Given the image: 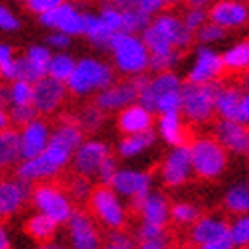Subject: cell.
<instances>
[{"label": "cell", "instance_id": "obj_1", "mask_svg": "<svg viewBox=\"0 0 249 249\" xmlns=\"http://www.w3.org/2000/svg\"><path fill=\"white\" fill-rule=\"evenodd\" d=\"M109 49L114 51L116 65L122 73L128 75H138L150 67V51L134 33L118 31L109 41Z\"/></svg>", "mask_w": 249, "mask_h": 249}, {"label": "cell", "instance_id": "obj_2", "mask_svg": "<svg viewBox=\"0 0 249 249\" xmlns=\"http://www.w3.org/2000/svg\"><path fill=\"white\" fill-rule=\"evenodd\" d=\"M71 156H73V150H69L67 146L59 144L55 140H49L47 148H45V150L39 156L24 158L22 162L18 164L17 177L29 180V182L55 177V174L69 162Z\"/></svg>", "mask_w": 249, "mask_h": 249}, {"label": "cell", "instance_id": "obj_3", "mask_svg": "<svg viewBox=\"0 0 249 249\" xmlns=\"http://www.w3.org/2000/svg\"><path fill=\"white\" fill-rule=\"evenodd\" d=\"M114 81V71L109 65L99 63L95 59H83L75 65L67 87L75 95H87L91 91H102L104 87L111 85Z\"/></svg>", "mask_w": 249, "mask_h": 249}, {"label": "cell", "instance_id": "obj_4", "mask_svg": "<svg viewBox=\"0 0 249 249\" xmlns=\"http://www.w3.org/2000/svg\"><path fill=\"white\" fill-rule=\"evenodd\" d=\"M221 87L217 83H193L182 85V114L193 122H207L215 111V99Z\"/></svg>", "mask_w": 249, "mask_h": 249}, {"label": "cell", "instance_id": "obj_5", "mask_svg": "<svg viewBox=\"0 0 249 249\" xmlns=\"http://www.w3.org/2000/svg\"><path fill=\"white\" fill-rule=\"evenodd\" d=\"M191 158H193V170L201 178H215L227 166L225 148H223L219 140H211V138L195 140L191 144Z\"/></svg>", "mask_w": 249, "mask_h": 249}, {"label": "cell", "instance_id": "obj_6", "mask_svg": "<svg viewBox=\"0 0 249 249\" xmlns=\"http://www.w3.org/2000/svg\"><path fill=\"white\" fill-rule=\"evenodd\" d=\"M89 207L95 217L111 229H122L126 223V209H124L120 195L109 186H99L89 195Z\"/></svg>", "mask_w": 249, "mask_h": 249}, {"label": "cell", "instance_id": "obj_7", "mask_svg": "<svg viewBox=\"0 0 249 249\" xmlns=\"http://www.w3.org/2000/svg\"><path fill=\"white\" fill-rule=\"evenodd\" d=\"M191 239L195 245L203 249H231L235 247L231 237V225L215 217H205L195 221V227L191 233Z\"/></svg>", "mask_w": 249, "mask_h": 249}, {"label": "cell", "instance_id": "obj_8", "mask_svg": "<svg viewBox=\"0 0 249 249\" xmlns=\"http://www.w3.org/2000/svg\"><path fill=\"white\" fill-rule=\"evenodd\" d=\"M33 203L41 213L53 217L57 223H69L73 217V207L69 198L53 184H41L33 191Z\"/></svg>", "mask_w": 249, "mask_h": 249}, {"label": "cell", "instance_id": "obj_9", "mask_svg": "<svg viewBox=\"0 0 249 249\" xmlns=\"http://www.w3.org/2000/svg\"><path fill=\"white\" fill-rule=\"evenodd\" d=\"M67 95V83L59 81L51 75H45L39 81H35V95L33 106L39 114H53V111L63 104Z\"/></svg>", "mask_w": 249, "mask_h": 249}, {"label": "cell", "instance_id": "obj_10", "mask_svg": "<svg viewBox=\"0 0 249 249\" xmlns=\"http://www.w3.org/2000/svg\"><path fill=\"white\" fill-rule=\"evenodd\" d=\"M41 22L45 27L63 31L67 35H85V15H81L75 6L65 2H61L53 10L43 12Z\"/></svg>", "mask_w": 249, "mask_h": 249}, {"label": "cell", "instance_id": "obj_11", "mask_svg": "<svg viewBox=\"0 0 249 249\" xmlns=\"http://www.w3.org/2000/svg\"><path fill=\"white\" fill-rule=\"evenodd\" d=\"M193 158H191V148H186V144L177 146L174 150L166 156L162 164V180L168 186H180L186 182L193 174Z\"/></svg>", "mask_w": 249, "mask_h": 249}, {"label": "cell", "instance_id": "obj_12", "mask_svg": "<svg viewBox=\"0 0 249 249\" xmlns=\"http://www.w3.org/2000/svg\"><path fill=\"white\" fill-rule=\"evenodd\" d=\"M152 177L146 172H136V170H118L114 180H111V189H114L120 196L132 198L134 203H138L142 196L150 193Z\"/></svg>", "mask_w": 249, "mask_h": 249}, {"label": "cell", "instance_id": "obj_13", "mask_svg": "<svg viewBox=\"0 0 249 249\" xmlns=\"http://www.w3.org/2000/svg\"><path fill=\"white\" fill-rule=\"evenodd\" d=\"M107 156L109 148L104 142H85L73 152V168L83 177H93Z\"/></svg>", "mask_w": 249, "mask_h": 249}, {"label": "cell", "instance_id": "obj_14", "mask_svg": "<svg viewBox=\"0 0 249 249\" xmlns=\"http://www.w3.org/2000/svg\"><path fill=\"white\" fill-rule=\"evenodd\" d=\"M49 140H51V130H49L47 122L43 120H33L29 122L27 126H22L20 132V158H33V156H39Z\"/></svg>", "mask_w": 249, "mask_h": 249}, {"label": "cell", "instance_id": "obj_15", "mask_svg": "<svg viewBox=\"0 0 249 249\" xmlns=\"http://www.w3.org/2000/svg\"><path fill=\"white\" fill-rule=\"evenodd\" d=\"M209 18L221 24L223 29H235L247 22L249 10L241 0H219V2L211 4Z\"/></svg>", "mask_w": 249, "mask_h": 249}, {"label": "cell", "instance_id": "obj_16", "mask_svg": "<svg viewBox=\"0 0 249 249\" xmlns=\"http://www.w3.org/2000/svg\"><path fill=\"white\" fill-rule=\"evenodd\" d=\"M215 136H217V140L223 144L225 150H231V152H247L249 130H247V126H245L243 122L221 118V122L215 126Z\"/></svg>", "mask_w": 249, "mask_h": 249}, {"label": "cell", "instance_id": "obj_17", "mask_svg": "<svg viewBox=\"0 0 249 249\" xmlns=\"http://www.w3.org/2000/svg\"><path fill=\"white\" fill-rule=\"evenodd\" d=\"M138 99V89L134 87L132 81L128 83H118V85H107L99 91L95 106H99L104 111H114V109H124L130 104Z\"/></svg>", "mask_w": 249, "mask_h": 249}, {"label": "cell", "instance_id": "obj_18", "mask_svg": "<svg viewBox=\"0 0 249 249\" xmlns=\"http://www.w3.org/2000/svg\"><path fill=\"white\" fill-rule=\"evenodd\" d=\"M225 69L223 67V57H219L217 53H213L211 49L201 47L196 51V59L195 65L189 73V81L193 83H211L219 77V73Z\"/></svg>", "mask_w": 249, "mask_h": 249}, {"label": "cell", "instance_id": "obj_19", "mask_svg": "<svg viewBox=\"0 0 249 249\" xmlns=\"http://www.w3.org/2000/svg\"><path fill=\"white\" fill-rule=\"evenodd\" d=\"M31 193L29 180H0V219L15 215Z\"/></svg>", "mask_w": 249, "mask_h": 249}, {"label": "cell", "instance_id": "obj_20", "mask_svg": "<svg viewBox=\"0 0 249 249\" xmlns=\"http://www.w3.org/2000/svg\"><path fill=\"white\" fill-rule=\"evenodd\" d=\"M134 205L140 211L144 223H152V225L166 227V223L172 219L168 201L160 193H148L146 196H142L140 201L134 203Z\"/></svg>", "mask_w": 249, "mask_h": 249}, {"label": "cell", "instance_id": "obj_21", "mask_svg": "<svg viewBox=\"0 0 249 249\" xmlns=\"http://www.w3.org/2000/svg\"><path fill=\"white\" fill-rule=\"evenodd\" d=\"M152 24L172 43L174 49H186L193 43L195 33L191 29H186V24L182 20H178L174 15H160L154 18Z\"/></svg>", "mask_w": 249, "mask_h": 249}, {"label": "cell", "instance_id": "obj_22", "mask_svg": "<svg viewBox=\"0 0 249 249\" xmlns=\"http://www.w3.org/2000/svg\"><path fill=\"white\" fill-rule=\"evenodd\" d=\"M152 114L148 107H144L142 104H130L128 107L122 109L118 126L124 134H138V132H146L152 128Z\"/></svg>", "mask_w": 249, "mask_h": 249}, {"label": "cell", "instance_id": "obj_23", "mask_svg": "<svg viewBox=\"0 0 249 249\" xmlns=\"http://www.w3.org/2000/svg\"><path fill=\"white\" fill-rule=\"evenodd\" d=\"M69 235L73 247L77 249H95L99 245V235L93 223L83 213H73V217L69 219Z\"/></svg>", "mask_w": 249, "mask_h": 249}, {"label": "cell", "instance_id": "obj_24", "mask_svg": "<svg viewBox=\"0 0 249 249\" xmlns=\"http://www.w3.org/2000/svg\"><path fill=\"white\" fill-rule=\"evenodd\" d=\"M158 130L162 134V138L172 144V146H180L184 144V126L178 111H168V114H160L158 120Z\"/></svg>", "mask_w": 249, "mask_h": 249}, {"label": "cell", "instance_id": "obj_25", "mask_svg": "<svg viewBox=\"0 0 249 249\" xmlns=\"http://www.w3.org/2000/svg\"><path fill=\"white\" fill-rule=\"evenodd\" d=\"M239 109H241V91L237 89H219L217 99H215V111L225 118V120H239Z\"/></svg>", "mask_w": 249, "mask_h": 249}, {"label": "cell", "instance_id": "obj_26", "mask_svg": "<svg viewBox=\"0 0 249 249\" xmlns=\"http://www.w3.org/2000/svg\"><path fill=\"white\" fill-rule=\"evenodd\" d=\"M20 158V134L15 130H0V168L15 164Z\"/></svg>", "mask_w": 249, "mask_h": 249}, {"label": "cell", "instance_id": "obj_27", "mask_svg": "<svg viewBox=\"0 0 249 249\" xmlns=\"http://www.w3.org/2000/svg\"><path fill=\"white\" fill-rule=\"evenodd\" d=\"M154 144V132L146 130V132H138V134H128L126 138L120 142V154L124 158H132L138 156L140 152H144L148 146Z\"/></svg>", "mask_w": 249, "mask_h": 249}, {"label": "cell", "instance_id": "obj_28", "mask_svg": "<svg viewBox=\"0 0 249 249\" xmlns=\"http://www.w3.org/2000/svg\"><path fill=\"white\" fill-rule=\"evenodd\" d=\"M85 35L89 36V41H93L95 45L109 47V41H111V36H114V31H111L104 22L102 17L85 15Z\"/></svg>", "mask_w": 249, "mask_h": 249}, {"label": "cell", "instance_id": "obj_29", "mask_svg": "<svg viewBox=\"0 0 249 249\" xmlns=\"http://www.w3.org/2000/svg\"><path fill=\"white\" fill-rule=\"evenodd\" d=\"M57 225L59 223L53 217H49L45 213H39L27 223V231H29L31 237L36 239V241H49L55 235Z\"/></svg>", "mask_w": 249, "mask_h": 249}, {"label": "cell", "instance_id": "obj_30", "mask_svg": "<svg viewBox=\"0 0 249 249\" xmlns=\"http://www.w3.org/2000/svg\"><path fill=\"white\" fill-rule=\"evenodd\" d=\"M140 245L144 249H164L168 247V235L164 227L152 225V223H142V227L138 231Z\"/></svg>", "mask_w": 249, "mask_h": 249}, {"label": "cell", "instance_id": "obj_31", "mask_svg": "<svg viewBox=\"0 0 249 249\" xmlns=\"http://www.w3.org/2000/svg\"><path fill=\"white\" fill-rule=\"evenodd\" d=\"M223 67L229 71H247L249 69V41L235 45L223 55Z\"/></svg>", "mask_w": 249, "mask_h": 249}, {"label": "cell", "instance_id": "obj_32", "mask_svg": "<svg viewBox=\"0 0 249 249\" xmlns=\"http://www.w3.org/2000/svg\"><path fill=\"white\" fill-rule=\"evenodd\" d=\"M225 207L235 215L249 213V182L235 184L225 196Z\"/></svg>", "mask_w": 249, "mask_h": 249}, {"label": "cell", "instance_id": "obj_33", "mask_svg": "<svg viewBox=\"0 0 249 249\" xmlns=\"http://www.w3.org/2000/svg\"><path fill=\"white\" fill-rule=\"evenodd\" d=\"M142 41H144V45L148 47L150 55H160V53H170V51H174L172 43L154 27L152 22L142 31Z\"/></svg>", "mask_w": 249, "mask_h": 249}, {"label": "cell", "instance_id": "obj_34", "mask_svg": "<svg viewBox=\"0 0 249 249\" xmlns=\"http://www.w3.org/2000/svg\"><path fill=\"white\" fill-rule=\"evenodd\" d=\"M75 61H73L71 57H67V55H55V57H51V61H49V69H47V75H51V77H55V79H59V81H69V77H71V73H73V69H75Z\"/></svg>", "mask_w": 249, "mask_h": 249}, {"label": "cell", "instance_id": "obj_35", "mask_svg": "<svg viewBox=\"0 0 249 249\" xmlns=\"http://www.w3.org/2000/svg\"><path fill=\"white\" fill-rule=\"evenodd\" d=\"M148 24H150V15L144 12L140 6L124 10V31L126 33H142Z\"/></svg>", "mask_w": 249, "mask_h": 249}, {"label": "cell", "instance_id": "obj_36", "mask_svg": "<svg viewBox=\"0 0 249 249\" xmlns=\"http://www.w3.org/2000/svg\"><path fill=\"white\" fill-rule=\"evenodd\" d=\"M33 95H35V83L17 79L10 85V102L12 106H29L33 104Z\"/></svg>", "mask_w": 249, "mask_h": 249}, {"label": "cell", "instance_id": "obj_37", "mask_svg": "<svg viewBox=\"0 0 249 249\" xmlns=\"http://www.w3.org/2000/svg\"><path fill=\"white\" fill-rule=\"evenodd\" d=\"M102 107L99 106H91V107H85L81 114L77 116V124H79V128L81 130H85V132H93V130H97L99 126H102V120H104V116H102Z\"/></svg>", "mask_w": 249, "mask_h": 249}, {"label": "cell", "instance_id": "obj_38", "mask_svg": "<svg viewBox=\"0 0 249 249\" xmlns=\"http://www.w3.org/2000/svg\"><path fill=\"white\" fill-rule=\"evenodd\" d=\"M45 75H47V73L36 67L29 57L17 59V79H24V81L35 83V81H39L41 77H45ZM17 79H15V81H17Z\"/></svg>", "mask_w": 249, "mask_h": 249}, {"label": "cell", "instance_id": "obj_39", "mask_svg": "<svg viewBox=\"0 0 249 249\" xmlns=\"http://www.w3.org/2000/svg\"><path fill=\"white\" fill-rule=\"evenodd\" d=\"M231 237L237 247L249 245V213L239 215V219L231 223Z\"/></svg>", "mask_w": 249, "mask_h": 249}, {"label": "cell", "instance_id": "obj_40", "mask_svg": "<svg viewBox=\"0 0 249 249\" xmlns=\"http://www.w3.org/2000/svg\"><path fill=\"white\" fill-rule=\"evenodd\" d=\"M180 106H182V89H180V91L166 93V95H160V97L156 99L154 111H158V114H168V111H180Z\"/></svg>", "mask_w": 249, "mask_h": 249}, {"label": "cell", "instance_id": "obj_41", "mask_svg": "<svg viewBox=\"0 0 249 249\" xmlns=\"http://www.w3.org/2000/svg\"><path fill=\"white\" fill-rule=\"evenodd\" d=\"M36 107L33 106V104H29V106H12V109H10V124H15V126H27L29 122H33L35 118H36Z\"/></svg>", "mask_w": 249, "mask_h": 249}, {"label": "cell", "instance_id": "obj_42", "mask_svg": "<svg viewBox=\"0 0 249 249\" xmlns=\"http://www.w3.org/2000/svg\"><path fill=\"white\" fill-rule=\"evenodd\" d=\"M170 215L172 219L178 223V225H191L198 219V211L193 205H186V203H178L170 209Z\"/></svg>", "mask_w": 249, "mask_h": 249}, {"label": "cell", "instance_id": "obj_43", "mask_svg": "<svg viewBox=\"0 0 249 249\" xmlns=\"http://www.w3.org/2000/svg\"><path fill=\"white\" fill-rule=\"evenodd\" d=\"M178 61V49H174L170 53H160V55H150V69L160 73V71H168L170 67L177 65Z\"/></svg>", "mask_w": 249, "mask_h": 249}, {"label": "cell", "instance_id": "obj_44", "mask_svg": "<svg viewBox=\"0 0 249 249\" xmlns=\"http://www.w3.org/2000/svg\"><path fill=\"white\" fill-rule=\"evenodd\" d=\"M102 18L107 27L118 33V31H124V12L120 8H116L114 4H106L104 10H102Z\"/></svg>", "mask_w": 249, "mask_h": 249}, {"label": "cell", "instance_id": "obj_45", "mask_svg": "<svg viewBox=\"0 0 249 249\" xmlns=\"http://www.w3.org/2000/svg\"><path fill=\"white\" fill-rule=\"evenodd\" d=\"M207 18H209V12H205V8L191 6L189 10H186V15L182 17V22L186 24V29H191L193 33H196L205 24Z\"/></svg>", "mask_w": 249, "mask_h": 249}, {"label": "cell", "instance_id": "obj_46", "mask_svg": "<svg viewBox=\"0 0 249 249\" xmlns=\"http://www.w3.org/2000/svg\"><path fill=\"white\" fill-rule=\"evenodd\" d=\"M196 36H198V41H203V43H215V41H221L223 36H225V29H223L221 24L211 20L209 24L205 22L203 27L196 31Z\"/></svg>", "mask_w": 249, "mask_h": 249}, {"label": "cell", "instance_id": "obj_47", "mask_svg": "<svg viewBox=\"0 0 249 249\" xmlns=\"http://www.w3.org/2000/svg\"><path fill=\"white\" fill-rule=\"evenodd\" d=\"M27 57H29L41 71L47 73V69H49V61H51L53 55L49 53V49H45V47H31V49H29V53H27Z\"/></svg>", "mask_w": 249, "mask_h": 249}, {"label": "cell", "instance_id": "obj_48", "mask_svg": "<svg viewBox=\"0 0 249 249\" xmlns=\"http://www.w3.org/2000/svg\"><path fill=\"white\" fill-rule=\"evenodd\" d=\"M69 191H71L73 196L77 198V201H85V198H89L91 186H89V182H87V177L79 174L77 178H73L71 184H69Z\"/></svg>", "mask_w": 249, "mask_h": 249}, {"label": "cell", "instance_id": "obj_49", "mask_svg": "<svg viewBox=\"0 0 249 249\" xmlns=\"http://www.w3.org/2000/svg\"><path fill=\"white\" fill-rule=\"evenodd\" d=\"M116 172H118V166H116V162H114V158L107 156L104 162H102V166H99V170H97V178L102 180V184L111 186V180H114Z\"/></svg>", "mask_w": 249, "mask_h": 249}, {"label": "cell", "instance_id": "obj_50", "mask_svg": "<svg viewBox=\"0 0 249 249\" xmlns=\"http://www.w3.org/2000/svg\"><path fill=\"white\" fill-rule=\"evenodd\" d=\"M109 247L111 249H130V247H134V241L130 235L122 233L120 229H114V233L109 235Z\"/></svg>", "mask_w": 249, "mask_h": 249}, {"label": "cell", "instance_id": "obj_51", "mask_svg": "<svg viewBox=\"0 0 249 249\" xmlns=\"http://www.w3.org/2000/svg\"><path fill=\"white\" fill-rule=\"evenodd\" d=\"M61 2H63V0H27L29 8L33 12H36V15H43V12H47V10H53Z\"/></svg>", "mask_w": 249, "mask_h": 249}, {"label": "cell", "instance_id": "obj_52", "mask_svg": "<svg viewBox=\"0 0 249 249\" xmlns=\"http://www.w3.org/2000/svg\"><path fill=\"white\" fill-rule=\"evenodd\" d=\"M0 29H4V31L18 29V18L8 8H0Z\"/></svg>", "mask_w": 249, "mask_h": 249}, {"label": "cell", "instance_id": "obj_53", "mask_svg": "<svg viewBox=\"0 0 249 249\" xmlns=\"http://www.w3.org/2000/svg\"><path fill=\"white\" fill-rule=\"evenodd\" d=\"M166 4H168V0H140V2H138V6H140L144 12H148L150 17L158 15V12L162 10Z\"/></svg>", "mask_w": 249, "mask_h": 249}, {"label": "cell", "instance_id": "obj_54", "mask_svg": "<svg viewBox=\"0 0 249 249\" xmlns=\"http://www.w3.org/2000/svg\"><path fill=\"white\" fill-rule=\"evenodd\" d=\"M69 36H71V35L59 31V33H53L51 36H49V43H51L53 47H57V49H65V47L69 45Z\"/></svg>", "mask_w": 249, "mask_h": 249}, {"label": "cell", "instance_id": "obj_55", "mask_svg": "<svg viewBox=\"0 0 249 249\" xmlns=\"http://www.w3.org/2000/svg\"><path fill=\"white\" fill-rule=\"evenodd\" d=\"M239 122L249 126V91L241 93V109H239Z\"/></svg>", "mask_w": 249, "mask_h": 249}, {"label": "cell", "instance_id": "obj_56", "mask_svg": "<svg viewBox=\"0 0 249 249\" xmlns=\"http://www.w3.org/2000/svg\"><path fill=\"white\" fill-rule=\"evenodd\" d=\"M138 2H140V0H109V4H114L122 12L124 10H130V8H138Z\"/></svg>", "mask_w": 249, "mask_h": 249}, {"label": "cell", "instance_id": "obj_57", "mask_svg": "<svg viewBox=\"0 0 249 249\" xmlns=\"http://www.w3.org/2000/svg\"><path fill=\"white\" fill-rule=\"evenodd\" d=\"M12 59H15V55H12V49L6 47V45H0V67L10 63Z\"/></svg>", "mask_w": 249, "mask_h": 249}, {"label": "cell", "instance_id": "obj_58", "mask_svg": "<svg viewBox=\"0 0 249 249\" xmlns=\"http://www.w3.org/2000/svg\"><path fill=\"white\" fill-rule=\"evenodd\" d=\"M10 102V87H6L4 83H0V107H6Z\"/></svg>", "mask_w": 249, "mask_h": 249}, {"label": "cell", "instance_id": "obj_59", "mask_svg": "<svg viewBox=\"0 0 249 249\" xmlns=\"http://www.w3.org/2000/svg\"><path fill=\"white\" fill-rule=\"evenodd\" d=\"M10 241H8V233L4 229V225H0V249H8Z\"/></svg>", "mask_w": 249, "mask_h": 249}, {"label": "cell", "instance_id": "obj_60", "mask_svg": "<svg viewBox=\"0 0 249 249\" xmlns=\"http://www.w3.org/2000/svg\"><path fill=\"white\" fill-rule=\"evenodd\" d=\"M10 124V116L4 111V107H0V130H6Z\"/></svg>", "mask_w": 249, "mask_h": 249}, {"label": "cell", "instance_id": "obj_61", "mask_svg": "<svg viewBox=\"0 0 249 249\" xmlns=\"http://www.w3.org/2000/svg\"><path fill=\"white\" fill-rule=\"evenodd\" d=\"M189 6H198V8H205L209 4H213V0H186Z\"/></svg>", "mask_w": 249, "mask_h": 249}, {"label": "cell", "instance_id": "obj_62", "mask_svg": "<svg viewBox=\"0 0 249 249\" xmlns=\"http://www.w3.org/2000/svg\"><path fill=\"white\" fill-rule=\"evenodd\" d=\"M245 154H249V144H247V152H245Z\"/></svg>", "mask_w": 249, "mask_h": 249}, {"label": "cell", "instance_id": "obj_63", "mask_svg": "<svg viewBox=\"0 0 249 249\" xmlns=\"http://www.w3.org/2000/svg\"><path fill=\"white\" fill-rule=\"evenodd\" d=\"M0 178H2V174H0Z\"/></svg>", "mask_w": 249, "mask_h": 249}]
</instances>
